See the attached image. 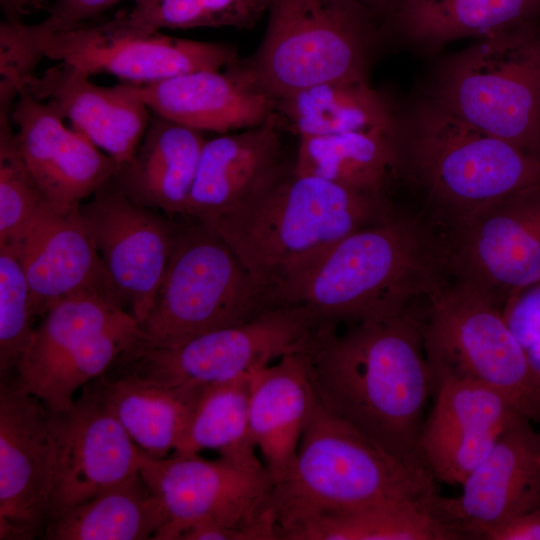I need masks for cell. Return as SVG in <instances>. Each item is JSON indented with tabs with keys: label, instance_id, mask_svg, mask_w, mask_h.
<instances>
[{
	"label": "cell",
	"instance_id": "37",
	"mask_svg": "<svg viewBox=\"0 0 540 540\" xmlns=\"http://www.w3.org/2000/svg\"><path fill=\"white\" fill-rule=\"evenodd\" d=\"M43 55L29 40L25 23L3 20L0 24V89L17 96L34 77Z\"/></svg>",
	"mask_w": 540,
	"mask_h": 540
},
{
	"label": "cell",
	"instance_id": "42",
	"mask_svg": "<svg viewBox=\"0 0 540 540\" xmlns=\"http://www.w3.org/2000/svg\"><path fill=\"white\" fill-rule=\"evenodd\" d=\"M375 17L381 26L392 15L400 0H359Z\"/></svg>",
	"mask_w": 540,
	"mask_h": 540
},
{
	"label": "cell",
	"instance_id": "3",
	"mask_svg": "<svg viewBox=\"0 0 540 540\" xmlns=\"http://www.w3.org/2000/svg\"><path fill=\"white\" fill-rule=\"evenodd\" d=\"M396 212L386 194L347 189L284 167L241 204L204 225L226 242L272 302L273 291L296 268Z\"/></svg>",
	"mask_w": 540,
	"mask_h": 540
},
{
	"label": "cell",
	"instance_id": "18",
	"mask_svg": "<svg viewBox=\"0 0 540 540\" xmlns=\"http://www.w3.org/2000/svg\"><path fill=\"white\" fill-rule=\"evenodd\" d=\"M433 400L418 453L433 479L449 485H461L501 434L526 418L500 393L468 379H436Z\"/></svg>",
	"mask_w": 540,
	"mask_h": 540
},
{
	"label": "cell",
	"instance_id": "26",
	"mask_svg": "<svg viewBox=\"0 0 540 540\" xmlns=\"http://www.w3.org/2000/svg\"><path fill=\"white\" fill-rule=\"evenodd\" d=\"M540 23V0H400L383 26L418 52Z\"/></svg>",
	"mask_w": 540,
	"mask_h": 540
},
{
	"label": "cell",
	"instance_id": "8",
	"mask_svg": "<svg viewBox=\"0 0 540 540\" xmlns=\"http://www.w3.org/2000/svg\"><path fill=\"white\" fill-rule=\"evenodd\" d=\"M195 222L177 227L164 275L138 323L144 346H174L275 308L226 242Z\"/></svg>",
	"mask_w": 540,
	"mask_h": 540
},
{
	"label": "cell",
	"instance_id": "35",
	"mask_svg": "<svg viewBox=\"0 0 540 540\" xmlns=\"http://www.w3.org/2000/svg\"><path fill=\"white\" fill-rule=\"evenodd\" d=\"M31 293L18 256L0 246V378L14 380L35 327Z\"/></svg>",
	"mask_w": 540,
	"mask_h": 540
},
{
	"label": "cell",
	"instance_id": "33",
	"mask_svg": "<svg viewBox=\"0 0 540 540\" xmlns=\"http://www.w3.org/2000/svg\"><path fill=\"white\" fill-rule=\"evenodd\" d=\"M251 375L204 389L173 455H194L210 449L241 468L265 467L257 457L250 431Z\"/></svg>",
	"mask_w": 540,
	"mask_h": 540
},
{
	"label": "cell",
	"instance_id": "23",
	"mask_svg": "<svg viewBox=\"0 0 540 540\" xmlns=\"http://www.w3.org/2000/svg\"><path fill=\"white\" fill-rule=\"evenodd\" d=\"M283 124L275 110L258 126L206 140L186 216L207 224L273 179L285 167Z\"/></svg>",
	"mask_w": 540,
	"mask_h": 540
},
{
	"label": "cell",
	"instance_id": "32",
	"mask_svg": "<svg viewBox=\"0 0 540 540\" xmlns=\"http://www.w3.org/2000/svg\"><path fill=\"white\" fill-rule=\"evenodd\" d=\"M167 522L165 511L140 472L52 520L47 540H145Z\"/></svg>",
	"mask_w": 540,
	"mask_h": 540
},
{
	"label": "cell",
	"instance_id": "5",
	"mask_svg": "<svg viewBox=\"0 0 540 540\" xmlns=\"http://www.w3.org/2000/svg\"><path fill=\"white\" fill-rule=\"evenodd\" d=\"M435 493L427 470L389 456L316 400L294 462L273 486L278 540L286 529L315 517Z\"/></svg>",
	"mask_w": 540,
	"mask_h": 540
},
{
	"label": "cell",
	"instance_id": "34",
	"mask_svg": "<svg viewBox=\"0 0 540 540\" xmlns=\"http://www.w3.org/2000/svg\"><path fill=\"white\" fill-rule=\"evenodd\" d=\"M13 105L0 100V246L10 248L55 209L21 157L11 121Z\"/></svg>",
	"mask_w": 540,
	"mask_h": 540
},
{
	"label": "cell",
	"instance_id": "10",
	"mask_svg": "<svg viewBox=\"0 0 540 540\" xmlns=\"http://www.w3.org/2000/svg\"><path fill=\"white\" fill-rule=\"evenodd\" d=\"M327 325L303 306H279L174 346L137 342L108 372L167 387L203 389L251 375L284 355L307 350Z\"/></svg>",
	"mask_w": 540,
	"mask_h": 540
},
{
	"label": "cell",
	"instance_id": "13",
	"mask_svg": "<svg viewBox=\"0 0 540 540\" xmlns=\"http://www.w3.org/2000/svg\"><path fill=\"white\" fill-rule=\"evenodd\" d=\"M449 274L497 305L540 279V182L509 194L442 232Z\"/></svg>",
	"mask_w": 540,
	"mask_h": 540
},
{
	"label": "cell",
	"instance_id": "36",
	"mask_svg": "<svg viewBox=\"0 0 540 540\" xmlns=\"http://www.w3.org/2000/svg\"><path fill=\"white\" fill-rule=\"evenodd\" d=\"M501 312L540 380V279L512 292L503 302Z\"/></svg>",
	"mask_w": 540,
	"mask_h": 540
},
{
	"label": "cell",
	"instance_id": "28",
	"mask_svg": "<svg viewBox=\"0 0 540 540\" xmlns=\"http://www.w3.org/2000/svg\"><path fill=\"white\" fill-rule=\"evenodd\" d=\"M138 323L124 308L100 295H79L52 306L35 327L14 382L29 393L53 368L105 331Z\"/></svg>",
	"mask_w": 540,
	"mask_h": 540
},
{
	"label": "cell",
	"instance_id": "17",
	"mask_svg": "<svg viewBox=\"0 0 540 540\" xmlns=\"http://www.w3.org/2000/svg\"><path fill=\"white\" fill-rule=\"evenodd\" d=\"M457 497L433 505L461 539H484L498 525L540 508V432L527 418L507 428L466 477Z\"/></svg>",
	"mask_w": 540,
	"mask_h": 540
},
{
	"label": "cell",
	"instance_id": "19",
	"mask_svg": "<svg viewBox=\"0 0 540 540\" xmlns=\"http://www.w3.org/2000/svg\"><path fill=\"white\" fill-rule=\"evenodd\" d=\"M21 157L58 211L80 206L115 177L120 164L75 128L52 104L22 90L11 110Z\"/></svg>",
	"mask_w": 540,
	"mask_h": 540
},
{
	"label": "cell",
	"instance_id": "22",
	"mask_svg": "<svg viewBox=\"0 0 540 540\" xmlns=\"http://www.w3.org/2000/svg\"><path fill=\"white\" fill-rule=\"evenodd\" d=\"M25 90L52 104L73 128L120 165L134 155L152 114L122 84L99 86L86 72L66 62L32 77Z\"/></svg>",
	"mask_w": 540,
	"mask_h": 540
},
{
	"label": "cell",
	"instance_id": "27",
	"mask_svg": "<svg viewBox=\"0 0 540 540\" xmlns=\"http://www.w3.org/2000/svg\"><path fill=\"white\" fill-rule=\"evenodd\" d=\"M84 387L111 411L137 447L164 458L186 431L200 388L167 387L152 380L105 373Z\"/></svg>",
	"mask_w": 540,
	"mask_h": 540
},
{
	"label": "cell",
	"instance_id": "29",
	"mask_svg": "<svg viewBox=\"0 0 540 540\" xmlns=\"http://www.w3.org/2000/svg\"><path fill=\"white\" fill-rule=\"evenodd\" d=\"M394 109L368 79L327 81L276 100V112L299 137L391 129Z\"/></svg>",
	"mask_w": 540,
	"mask_h": 540
},
{
	"label": "cell",
	"instance_id": "44",
	"mask_svg": "<svg viewBox=\"0 0 540 540\" xmlns=\"http://www.w3.org/2000/svg\"><path fill=\"white\" fill-rule=\"evenodd\" d=\"M540 432V431H539Z\"/></svg>",
	"mask_w": 540,
	"mask_h": 540
},
{
	"label": "cell",
	"instance_id": "30",
	"mask_svg": "<svg viewBox=\"0 0 540 540\" xmlns=\"http://www.w3.org/2000/svg\"><path fill=\"white\" fill-rule=\"evenodd\" d=\"M293 169L347 189L386 194L396 178L391 129L299 137Z\"/></svg>",
	"mask_w": 540,
	"mask_h": 540
},
{
	"label": "cell",
	"instance_id": "41",
	"mask_svg": "<svg viewBox=\"0 0 540 540\" xmlns=\"http://www.w3.org/2000/svg\"><path fill=\"white\" fill-rule=\"evenodd\" d=\"M5 21L23 22V17L33 11L46 10L49 3L45 0H0Z\"/></svg>",
	"mask_w": 540,
	"mask_h": 540
},
{
	"label": "cell",
	"instance_id": "7",
	"mask_svg": "<svg viewBox=\"0 0 540 540\" xmlns=\"http://www.w3.org/2000/svg\"><path fill=\"white\" fill-rule=\"evenodd\" d=\"M267 13L247 62L276 100L327 81L368 79L384 31L359 0H268Z\"/></svg>",
	"mask_w": 540,
	"mask_h": 540
},
{
	"label": "cell",
	"instance_id": "9",
	"mask_svg": "<svg viewBox=\"0 0 540 540\" xmlns=\"http://www.w3.org/2000/svg\"><path fill=\"white\" fill-rule=\"evenodd\" d=\"M421 316L433 382L468 379L504 396L540 431V380L497 305L465 281H447L426 298Z\"/></svg>",
	"mask_w": 540,
	"mask_h": 540
},
{
	"label": "cell",
	"instance_id": "38",
	"mask_svg": "<svg viewBox=\"0 0 540 540\" xmlns=\"http://www.w3.org/2000/svg\"><path fill=\"white\" fill-rule=\"evenodd\" d=\"M123 0H53L46 11L47 17L40 23L51 31L65 30L95 20Z\"/></svg>",
	"mask_w": 540,
	"mask_h": 540
},
{
	"label": "cell",
	"instance_id": "15",
	"mask_svg": "<svg viewBox=\"0 0 540 540\" xmlns=\"http://www.w3.org/2000/svg\"><path fill=\"white\" fill-rule=\"evenodd\" d=\"M50 412L53 467L48 524L139 473L142 455L111 411L86 387L68 408Z\"/></svg>",
	"mask_w": 540,
	"mask_h": 540
},
{
	"label": "cell",
	"instance_id": "39",
	"mask_svg": "<svg viewBox=\"0 0 540 540\" xmlns=\"http://www.w3.org/2000/svg\"><path fill=\"white\" fill-rule=\"evenodd\" d=\"M212 27L252 28L267 12L268 0H195Z\"/></svg>",
	"mask_w": 540,
	"mask_h": 540
},
{
	"label": "cell",
	"instance_id": "16",
	"mask_svg": "<svg viewBox=\"0 0 540 540\" xmlns=\"http://www.w3.org/2000/svg\"><path fill=\"white\" fill-rule=\"evenodd\" d=\"M51 412L14 381L0 385V539L31 540L48 525Z\"/></svg>",
	"mask_w": 540,
	"mask_h": 540
},
{
	"label": "cell",
	"instance_id": "4",
	"mask_svg": "<svg viewBox=\"0 0 540 540\" xmlns=\"http://www.w3.org/2000/svg\"><path fill=\"white\" fill-rule=\"evenodd\" d=\"M396 178L416 187L448 226L540 182V161L453 114L426 94L395 106Z\"/></svg>",
	"mask_w": 540,
	"mask_h": 540
},
{
	"label": "cell",
	"instance_id": "12",
	"mask_svg": "<svg viewBox=\"0 0 540 540\" xmlns=\"http://www.w3.org/2000/svg\"><path fill=\"white\" fill-rule=\"evenodd\" d=\"M44 58L69 63L92 76L112 74L146 84L199 70H219L238 60L230 44L165 35L134 24L124 10L65 30L25 24Z\"/></svg>",
	"mask_w": 540,
	"mask_h": 540
},
{
	"label": "cell",
	"instance_id": "14",
	"mask_svg": "<svg viewBox=\"0 0 540 540\" xmlns=\"http://www.w3.org/2000/svg\"><path fill=\"white\" fill-rule=\"evenodd\" d=\"M79 210L121 305L139 323L164 275L178 226L131 200L114 178Z\"/></svg>",
	"mask_w": 540,
	"mask_h": 540
},
{
	"label": "cell",
	"instance_id": "11",
	"mask_svg": "<svg viewBox=\"0 0 540 540\" xmlns=\"http://www.w3.org/2000/svg\"><path fill=\"white\" fill-rule=\"evenodd\" d=\"M139 472L167 516L154 540H179L200 525L226 528L232 540H278L274 482L266 467L251 470L197 454L152 458L142 452Z\"/></svg>",
	"mask_w": 540,
	"mask_h": 540
},
{
	"label": "cell",
	"instance_id": "20",
	"mask_svg": "<svg viewBox=\"0 0 540 540\" xmlns=\"http://www.w3.org/2000/svg\"><path fill=\"white\" fill-rule=\"evenodd\" d=\"M124 89L151 112L199 131L228 133L258 126L276 110V99L247 60L219 70H199Z\"/></svg>",
	"mask_w": 540,
	"mask_h": 540
},
{
	"label": "cell",
	"instance_id": "40",
	"mask_svg": "<svg viewBox=\"0 0 540 540\" xmlns=\"http://www.w3.org/2000/svg\"><path fill=\"white\" fill-rule=\"evenodd\" d=\"M484 540H540V508L498 525L484 536Z\"/></svg>",
	"mask_w": 540,
	"mask_h": 540
},
{
	"label": "cell",
	"instance_id": "2",
	"mask_svg": "<svg viewBox=\"0 0 540 540\" xmlns=\"http://www.w3.org/2000/svg\"><path fill=\"white\" fill-rule=\"evenodd\" d=\"M449 274L445 242L421 216L397 212L336 241L273 291L275 307L303 306L325 323L398 315Z\"/></svg>",
	"mask_w": 540,
	"mask_h": 540
},
{
	"label": "cell",
	"instance_id": "25",
	"mask_svg": "<svg viewBox=\"0 0 540 540\" xmlns=\"http://www.w3.org/2000/svg\"><path fill=\"white\" fill-rule=\"evenodd\" d=\"M205 142L202 131L152 112L134 155L114 180L134 202L169 217L186 216Z\"/></svg>",
	"mask_w": 540,
	"mask_h": 540
},
{
	"label": "cell",
	"instance_id": "43",
	"mask_svg": "<svg viewBox=\"0 0 540 540\" xmlns=\"http://www.w3.org/2000/svg\"><path fill=\"white\" fill-rule=\"evenodd\" d=\"M539 160H540V158H539Z\"/></svg>",
	"mask_w": 540,
	"mask_h": 540
},
{
	"label": "cell",
	"instance_id": "21",
	"mask_svg": "<svg viewBox=\"0 0 540 540\" xmlns=\"http://www.w3.org/2000/svg\"><path fill=\"white\" fill-rule=\"evenodd\" d=\"M79 207L52 209L15 247H8L23 266L36 317L79 295L104 296L123 308Z\"/></svg>",
	"mask_w": 540,
	"mask_h": 540
},
{
	"label": "cell",
	"instance_id": "24",
	"mask_svg": "<svg viewBox=\"0 0 540 540\" xmlns=\"http://www.w3.org/2000/svg\"><path fill=\"white\" fill-rule=\"evenodd\" d=\"M308 350L284 355L251 375V436L274 484L289 472L316 401Z\"/></svg>",
	"mask_w": 540,
	"mask_h": 540
},
{
	"label": "cell",
	"instance_id": "31",
	"mask_svg": "<svg viewBox=\"0 0 540 540\" xmlns=\"http://www.w3.org/2000/svg\"><path fill=\"white\" fill-rule=\"evenodd\" d=\"M436 494V493H435ZM394 500L315 517L292 526L280 540H459L432 499Z\"/></svg>",
	"mask_w": 540,
	"mask_h": 540
},
{
	"label": "cell",
	"instance_id": "1",
	"mask_svg": "<svg viewBox=\"0 0 540 540\" xmlns=\"http://www.w3.org/2000/svg\"><path fill=\"white\" fill-rule=\"evenodd\" d=\"M326 326L308 350L317 402L389 456L423 468L418 440L434 382L421 316L412 306L383 319ZM426 470V469H425Z\"/></svg>",
	"mask_w": 540,
	"mask_h": 540
},
{
	"label": "cell",
	"instance_id": "6",
	"mask_svg": "<svg viewBox=\"0 0 540 540\" xmlns=\"http://www.w3.org/2000/svg\"><path fill=\"white\" fill-rule=\"evenodd\" d=\"M423 93L539 159L540 23L488 35L446 56Z\"/></svg>",
	"mask_w": 540,
	"mask_h": 540
}]
</instances>
